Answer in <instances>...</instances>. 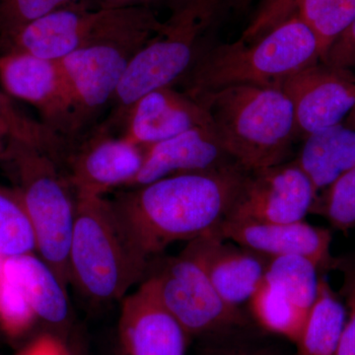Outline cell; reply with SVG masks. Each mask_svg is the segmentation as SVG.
Returning a JSON list of instances; mask_svg holds the SVG:
<instances>
[{
	"instance_id": "18",
	"label": "cell",
	"mask_w": 355,
	"mask_h": 355,
	"mask_svg": "<svg viewBox=\"0 0 355 355\" xmlns=\"http://www.w3.org/2000/svg\"><path fill=\"white\" fill-rule=\"evenodd\" d=\"M121 125V135L142 148L212 123L200 103L184 91L167 86L140 97L128 110Z\"/></svg>"
},
{
	"instance_id": "35",
	"label": "cell",
	"mask_w": 355,
	"mask_h": 355,
	"mask_svg": "<svg viewBox=\"0 0 355 355\" xmlns=\"http://www.w3.org/2000/svg\"><path fill=\"white\" fill-rule=\"evenodd\" d=\"M253 0H232V6L240 10H245L252 3Z\"/></svg>"
},
{
	"instance_id": "25",
	"label": "cell",
	"mask_w": 355,
	"mask_h": 355,
	"mask_svg": "<svg viewBox=\"0 0 355 355\" xmlns=\"http://www.w3.org/2000/svg\"><path fill=\"white\" fill-rule=\"evenodd\" d=\"M296 14L316 37L323 60L334 42L355 20V0H301Z\"/></svg>"
},
{
	"instance_id": "28",
	"label": "cell",
	"mask_w": 355,
	"mask_h": 355,
	"mask_svg": "<svg viewBox=\"0 0 355 355\" xmlns=\"http://www.w3.org/2000/svg\"><path fill=\"white\" fill-rule=\"evenodd\" d=\"M84 0H0V41L51 12Z\"/></svg>"
},
{
	"instance_id": "7",
	"label": "cell",
	"mask_w": 355,
	"mask_h": 355,
	"mask_svg": "<svg viewBox=\"0 0 355 355\" xmlns=\"http://www.w3.org/2000/svg\"><path fill=\"white\" fill-rule=\"evenodd\" d=\"M130 21L125 8L91 9L76 4L33 21L0 41V55L28 53L60 60L91 44L118 41L127 34Z\"/></svg>"
},
{
	"instance_id": "16",
	"label": "cell",
	"mask_w": 355,
	"mask_h": 355,
	"mask_svg": "<svg viewBox=\"0 0 355 355\" xmlns=\"http://www.w3.org/2000/svg\"><path fill=\"white\" fill-rule=\"evenodd\" d=\"M183 253L200 263L220 297L239 309L258 289L270 261L214 233L189 242Z\"/></svg>"
},
{
	"instance_id": "19",
	"label": "cell",
	"mask_w": 355,
	"mask_h": 355,
	"mask_svg": "<svg viewBox=\"0 0 355 355\" xmlns=\"http://www.w3.org/2000/svg\"><path fill=\"white\" fill-rule=\"evenodd\" d=\"M319 273L317 266L302 257L272 258L257 293L273 314L305 324L317 298Z\"/></svg>"
},
{
	"instance_id": "15",
	"label": "cell",
	"mask_w": 355,
	"mask_h": 355,
	"mask_svg": "<svg viewBox=\"0 0 355 355\" xmlns=\"http://www.w3.org/2000/svg\"><path fill=\"white\" fill-rule=\"evenodd\" d=\"M120 335L128 355H184L189 338L161 302L151 277L123 299Z\"/></svg>"
},
{
	"instance_id": "30",
	"label": "cell",
	"mask_w": 355,
	"mask_h": 355,
	"mask_svg": "<svg viewBox=\"0 0 355 355\" xmlns=\"http://www.w3.org/2000/svg\"><path fill=\"white\" fill-rule=\"evenodd\" d=\"M301 0H261L240 40L250 42L295 15Z\"/></svg>"
},
{
	"instance_id": "21",
	"label": "cell",
	"mask_w": 355,
	"mask_h": 355,
	"mask_svg": "<svg viewBox=\"0 0 355 355\" xmlns=\"http://www.w3.org/2000/svg\"><path fill=\"white\" fill-rule=\"evenodd\" d=\"M296 157L317 196L355 167V130L343 123L311 133Z\"/></svg>"
},
{
	"instance_id": "4",
	"label": "cell",
	"mask_w": 355,
	"mask_h": 355,
	"mask_svg": "<svg viewBox=\"0 0 355 355\" xmlns=\"http://www.w3.org/2000/svg\"><path fill=\"white\" fill-rule=\"evenodd\" d=\"M229 0H171L163 27L130 60L103 125H123L128 110L150 91L181 83L203 51Z\"/></svg>"
},
{
	"instance_id": "10",
	"label": "cell",
	"mask_w": 355,
	"mask_h": 355,
	"mask_svg": "<svg viewBox=\"0 0 355 355\" xmlns=\"http://www.w3.org/2000/svg\"><path fill=\"white\" fill-rule=\"evenodd\" d=\"M317 193L295 161L248 172L225 220L291 223L304 220Z\"/></svg>"
},
{
	"instance_id": "24",
	"label": "cell",
	"mask_w": 355,
	"mask_h": 355,
	"mask_svg": "<svg viewBox=\"0 0 355 355\" xmlns=\"http://www.w3.org/2000/svg\"><path fill=\"white\" fill-rule=\"evenodd\" d=\"M37 251V238L19 191L0 186V260Z\"/></svg>"
},
{
	"instance_id": "3",
	"label": "cell",
	"mask_w": 355,
	"mask_h": 355,
	"mask_svg": "<svg viewBox=\"0 0 355 355\" xmlns=\"http://www.w3.org/2000/svg\"><path fill=\"white\" fill-rule=\"evenodd\" d=\"M321 60L316 37L295 14L252 41L209 46L180 83L191 98L233 85L279 87Z\"/></svg>"
},
{
	"instance_id": "20",
	"label": "cell",
	"mask_w": 355,
	"mask_h": 355,
	"mask_svg": "<svg viewBox=\"0 0 355 355\" xmlns=\"http://www.w3.org/2000/svg\"><path fill=\"white\" fill-rule=\"evenodd\" d=\"M0 275L19 289L35 316L55 324L69 319L65 287L41 258L29 254L6 259L2 261Z\"/></svg>"
},
{
	"instance_id": "12",
	"label": "cell",
	"mask_w": 355,
	"mask_h": 355,
	"mask_svg": "<svg viewBox=\"0 0 355 355\" xmlns=\"http://www.w3.org/2000/svg\"><path fill=\"white\" fill-rule=\"evenodd\" d=\"M65 161V178L76 197H103L112 189L125 188L139 174L144 149L101 125L79 146H71Z\"/></svg>"
},
{
	"instance_id": "8",
	"label": "cell",
	"mask_w": 355,
	"mask_h": 355,
	"mask_svg": "<svg viewBox=\"0 0 355 355\" xmlns=\"http://www.w3.org/2000/svg\"><path fill=\"white\" fill-rule=\"evenodd\" d=\"M151 277L161 302L189 336H207L249 324L242 309L228 305L200 263L183 252L166 260Z\"/></svg>"
},
{
	"instance_id": "33",
	"label": "cell",
	"mask_w": 355,
	"mask_h": 355,
	"mask_svg": "<svg viewBox=\"0 0 355 355\" xmlns=\"http://www.w3.org/2000/svg\"><path fill=\"white\" fill-rule=\"evenodd\" d=\"M158 0H84L83 4L91 9L125 8L147 6Z\"/></svg>"
},
{
	"instance_id": "17",
	"label": "cell",
	"mask_w": 355,
	"mask_h": 355,
	"mask_svg": "<svg viewBox=\"0 0 355 355\" xmlns=\"http://www.w3.org/2000/svg\"><path fill=\"white\" fill-rule=\"evenodd\" d=\"M142 149L141 168L125 189L175 175L216 171L239 165L224 149L212 125L191 128Z\"/></svg>"
},
{
	"instance_id": "31",
	"label": "cell",
	"mask_w": 355,
	"mask_h": 355,
	"mask_svg": "<svg viewBox=\"0 0 355 355\" xmlns=\"http://www.w3.org/2000/svg\"><path fill=\"white\" fill-rule=\"evenodd\" d=\"M336 268L343 275L340 294L345 300L347 317L336 355H355V254L338 259Z\"/></svg>"
},
{
	"instance_id": "36",
	"label": "cell",
	"mask_w": 355,
	"mask_h": 355,
	"mask_svg": "<svg viewBox=\"0 0 355 355\" xmlns=\"http://www.w3.org/2000/svg\"><path fill=\"white\" fill-rule=\"evenodd\" d=\"M7 140L8 139L0 137V164H2L4 157H6Z\"/></svg>"
},
{
	"instance_id": "34",
	"label": "cell",
	"mask_w": 355,
	"mask_h": 355,
	"mask_svg": "<svg viewBox=\"0 0 355 355\" xmlns=\"http://www.w3.org/2000/svg\"><path fill=\"white\" fill-rule=\"evenodd\" d=\"M24 355H67L55 340L44 338L35 343Z\"/></svg>"
},
{
	"instance_id": "26",
	"label": "cell",
	"mask_w": 355,
	"mask_h": 355,
	"mask_svg": "<svg viewBox=\"0 0 355 355\" xmlns=\"http://www.w3.org/2000/svg\"><path fill=\"white\" fill-rule=\"evenodd\" d=\"M207 338L209 343L200 355H291L282 343L250 330L249 324L225 329Z\"/></svg>"
},
{
	"instance_id": "1",
	"label": "cell",
	"mask_w": 355,
	"mask_h": 355,
	"mask_svg": "<svg viewBox=\"0 0 355 355\" xmlns=\"http://www.w3.org/2000/svg\"><path fill=\"white\" fill-rule=\"evenodd\" d=\"M248 171L240 165L163 178L121 191L112 200L146 259L172 243L210 234L225 220Z\"/></svg>"
},
{
	"instance_id": "9",
	"label": "cell",
	"mask_w": 355,
	"mask_h": 355,
	"mask_svg": "<svg viewBox=\"0 0 355 355\" xmlns=\"http://www.w3.org/2000/svg\"><path fill=\"white\" fill-rule=\"evenodd\" d=\"M147 42L91 44L58 60L71 95V137L112 104L130 60Z\"/></svg>"
},
{
	"instance_id": "6",
	"label": "cell",
	"mask_w": 355,
	"mask_h": 355,
	"mask_svg": "<svg viewBox=\"0 0 355 355\" xmlns=\"http://www.w3.org/2000/svg\"><path fill=\"white\" fill-rule=\"evenodd\" d=\"M3 164L15 180L37 238V252L62 286L71 282L69 250L76 217V200L58 163L20 140H7Z\"/></svg>"
},
{
	"instance_id": "38",
	"label": "cell",
	"mask_w": 355,
	"mask_h": 355,
	"mask_svg": "<svg viewBox=\"0 0 355 355\" xmlns=\"http://www.w3.org/2000/svg\"><path fill=\"white\" fill-rule=\"evenodd\" d=\"M354 114H355V108H354Z\"/></svg>"
},
{
	"instance_id": "14",
	"label": "cell",
	"mask_w": 355,
	"mask_h": 355,
	"mask_svg": "<svg viewBox=\"0 0 355 355\" xmlns=\"http://www.w3.org/2000/svg\"><path fill=\"white\" fill-rule=\"evenodd\" d=\"M214 233L268 259L302 257L312 261L320 273L335 270L338 266V259L331 253V231L304 221L263 223L224 220Z\"/></svg>"
},
{
	"instance_id": "32",
	"label": "cell",
	"mask_w": 355,
	"mask_h": 355,
	"mask_svg": "<svg viewBox=\"0 0 355 355\" xmlns=\"http://www.w3.org/2000/svg\"><path fill=\"white\" fill-rule=\"evenodd\" d=\"M322 62L352 71L355 69V20L334 42Z\"/></svg>"
},
{
	"instance_id": "2",
	"label": "cell",
	"mask_w": 355,
	"mask_h": 355,
	"mask_svg": "<svg viewBox=\"0 0 355 355\" xmlns=\"http://www.w3.org/2000/svg\"><path fill=\"white\" fill-rule=\"evenodd\" d=\"M224 149L248 172L287 162L298 137L288 97L277 86L233 85L193 97Z\"/></svg>"
},
{
	"instance_id": "5",
	"label": "cell",
	"mask_w": 355,
	"mask_h": 355,
	"mask_svg": "<svg viewBox=\"0 0 355 355\" xmlns=\"http://www.w3.org/2000/svg\"><path fill=\"white\" fill-rule=\"evenodd\" d=\"M146 257L135 246L112 200L76 197L69 250L71 282L95 302L123 300L144 277Z\"/></svg>"
},
{
	"instance_id": "29",
	"label": "cell",
	"mask_w": 355,
	"mask_h": 355,
	"mask_svg": "<svg viewBox=\"0 0 355 355\" xmlns=\"http://www.w3.org/2000/svg\"><path fill=\"white\" fill-rule=\"evenodd\" d=\"M35 317L19 289L0 275V322L12 335L22 333Z\"/></svg>"
},
{
	"instance_id": "11",
	"label": "cell",
	"mask_w": 355,
	"mask_h": 355,
	"mask_svg": "<svg viewBox=\"0 0 355 355\" xmlns=\"http://www.w3.org/2000/svg\"><path fill=\"white\" fill-rule=\"evenodd\" d=\"M279 87L293 108L298 135L343 123L355 108V76L352 70L318 62L287 77Z\"/></svg>"
},
{
	"instance_id": "23",
	"label": "cell",
	"mask_w": 355,
	"mask_h": 355,
	"mask_svg": "<svg viewBox=\"0 0 355 355\" xmlns=\"http://www.w3.org/2000/svg\"><path fill=\"white\" fill-rule=\"evenodd\" d=\"M0 137L20 140L50 155L60 164L69 153L70 140L44 121H37L16 108L8 96L0 92Z\"/></svg>"
},
{
	"instance_id": "27",
	"label": "cell",
	"mask_w": 355,
	"mask_h": 355,
	"mask_svg": "<svg viewBox=\"0 0 355 355\" xmlns=\"http://www.w3.org/2000/svg\"><path fill=\"white\" fill-rule=\"evenodd\" d=\"M311 212L324 216L338 230L355 227V167L318 196Z\"/></svg>"
},
{
	"instance_id": "37",
	"label": "cell",
	"mask_w": 355,
	"mask_h": 355,
	"mask_svg": "<svg viewBox=\"0 0 355 355\" xmlns=\"http://www.w3.org/2000/svg\"><path fill=\"white\" fill-rule=\"evenodd\" d=\"M1 263H2V260H0V270H1Z\"/></svg>"
},
{
	"instance_id": "13",
	"label": "cell",
	"mask_w": 355,
	"mask_h": 355,
	"mask_svg": "<svg viewBox=\"0 0 355 355\" xmlns=\"http://www.w3.org/2000/svg\"><path fill=\"white\" fill-rule=\"evenodd\" d=\"M0 81L8 95L36 107L46 125L70 139L71 95L58 60L2 53Z\"/></svg>"
},
{
	"instance_id": "22",
	"label": "cell",
	"mask_w": 355,
	"mask_h": 355,
	"mask_svg": "<svg viewBox=\"0 0 355 355\" xmlns=\"http://www.w3.org/2000/svg\"><path fill=\"white\" fill-rule=\"evenodd\" d=\"M347 317L340 295L320 275L317 298L295 343V355H336Z\"/></svg>"
}]
</instances>
